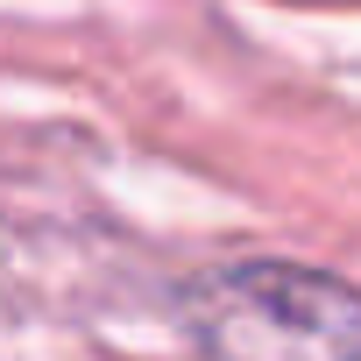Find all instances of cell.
Masks as SVG:
<instances>
[{
    "label": "cell",
    "mask_w": 361,
    "mask_h": 361,
    "mask_svg": "<svg viewBox=\"0 0 361 361\" xmlns=\"http://www.w3.org/2000/svg\"><path fill=\"white\" fill-rule=\"evenodd\" d=\"M185 326L213 361H361V290L305 262H227L192 276Z\"/></svg>",
    "instance_id": "cell-1"
}]
</instances>
